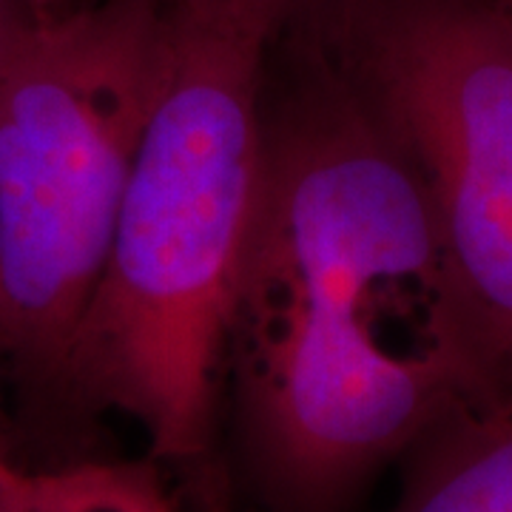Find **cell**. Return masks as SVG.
Returning <instances> with one entry per match:
<instances>
[{"mask_svg": "<svg viewBox=\"0 0 512 512\" xmlns=\"http://www.w3.org/2000/svg\"><path fill=\"white\" fill-rule=\"evenodd\" d=\"M0 512H111L106 464L23 473L0 456Z\"/></svg>", "mask_w": 512, "mask_h": 512, "instance_id": "8992f818", "label": "cell"}, {"mask_svg": "<svg viewBox=\"0 0 512 512\" xmlns=\"http://www.w3.org/2000/svg\"><path fill=\"white\" fill-rule=\"evenodd\" d=\"M163 0L20 20L0 55V348L60 382L165 72Z\"/></svg>", "mask_w": 512, "mask_h": 512, "instance_id": "3957f363", "label": "cell"}, {"mask_svg": "<svg viewBox=\"0 0 512 512\" xmlns=\"http://www.w3.org/2000/svg\"><path fill=\"white\" fill-rule=\"evenodd\" d=\"M20 3H23V6H26V12H29V6H32V0H20ZM29 15H32V12H29Z\"/></svg>", "mask_w": 512, "mask_h": 512, "instance_id": "8fae6325", "label": "cell"}, {"mask_svg": "<svg viewBox=\"0 0 512 512\" xmlns=\"http://www.w3.org/2000/svg\"><path fill=\"white\" fill-rule=\"evenodd\" d=\"M387 512H512V407H458L404 456Z\"/></svg>", "mask_w": 512, "mask_h": 512, "instance_id": "5b68a950", "label": "cell"}, {"mask_svg": "<svg viewBox=\"0 0 512 512\" xmlns=\"http://www.w3.org/2000/svg\"><path fill=\"white\" fill-rule=\"evenodd\" d=\"M274 52L225 362L271 507L342 512L476 393L419 168L311 37Z\"/></svg>", "mask_w": 512, "mask_h": 512, "instance_id": "6da1fadb", "label": "cell"}, {"mask_svg": "<svg viewBox=\"0 0 512 512\" xmlns=\"http://www.w3.org/2000/svg\"><path fill=\"white\" fill-rule=\"evenodd\" d=\"M26 15L29 12H26V6L20 0H0V55H3L9 37H12V32L18 29V23Z\"/></svg>", "mask_w": 512, "mask_h": 512, "instance_id": "9c48e42d", "label": "cell"}, {"mask_svg": "<svg viewBox=\"0 0 512 512\" xmlns=\"http://www.w3.org/2000/svg\"><path fill=\"white\" fill-rule=\"evenodd\" d=\"M163 6L160 94L60 382L140 421L154 458L205 476L282 23L245 3Z\"/></svg>", "mask_w": 512, "mask_h": 512, "instance_id": "7a4b0ae2", "label": "cell"}, {"mask_svg": "<svg viewBox=\"0 0 512 512\" xmlns=\"http://www.w3.org/2000/svg\"><path fill=\"white\" fill-rule=\"evenodd\" d=\"M225 3H245V6H256V9H262V12H268V15H274L279 23H282V29L291 23L299 12H305L311 3L316 0H225Z\"/></svg>", "mask_w": 512, "mask_h": 512, "instance_id": "ba28073f", "label": "cell"}, {"mask_svg": "<svg viewBox=\"0 0 512 512\" xmlns=\"http://www.w3.org/2000/svg\"><path fill=\"white\" fill-rule=\"evenodd\" d=\"M69 3L72 0H32L29 12H32V18H46V15H55V12L69 9Z\"/></svg>", "mask_w": 512, "mask_h": 512, "instance_id": "30bf717a", "label": "cell"}, {"mask_svg": "<svg viewBox=\"0 0 512 512\" xmlns=\"http://www.w3.org/2000/svg\"><path fill=\"white\" fill-rule=\"evenodd\" d=\"M507 3V9H510V15H512V0H504Z\"/></svg>", "mask_w": 512, "mask_h": 512, "instance_id": "7c38bea8", "label": "cell"}, {"mask_svg": "<svg viewBox=\"0 0 512 512\" xmlns=\"http://www.w3.org/2000/svg\"><path fill=\"white\" fill-rule=\"evenodd\" d=\"M111 512H174L151 467L106 464Z\"/></svg>", "mask_w": 512, "mask_h": 512, "instance_id": "52a82bcc", "label": "cell"}, {"mask_svg": "<svg viewBox=\"0 0 512 512\" xmlns=\"http://www.w3.org/2000/svg\"><path fill=\"white\" fill-rule=\"evenodd\" d=\"M379 111L439 225L476 407H512V15L504 0H316L288 23Z\"/></svg>", "mask_w": 512, "mask_h": 512, "instance_id": "277c9868", "label": "cell"}]
</instances>
